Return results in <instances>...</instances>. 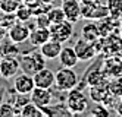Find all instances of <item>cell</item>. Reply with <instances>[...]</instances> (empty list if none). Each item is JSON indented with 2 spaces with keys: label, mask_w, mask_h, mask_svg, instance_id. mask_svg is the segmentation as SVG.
<instances>
[{
  "label": "cell",
  "mask_w": 122,
  "mask_h": 117,
  "mask_svg": "<svg viewBox=\"0 0 122 117\" xmlns=\"http://www.w3.org/2000/svg\"><path fill=\"white\" fill-rule=\"evenodd\" d=\"M21 70L19 67V60L15 56H3L0 59V75L5 79H10L18 75Z\"/></svg>",
  "instance_id": "6"
},
{
  "label": "cell",
  "mask_w": 122,
  "mask_h": 117,
  "mask_svg": "<svg viewBox=\"0 0 122 117\" xmlns=\"http://www.w3.org/2000/svg\"><path fill=\"white\" fill-rule=\"evenodd\" d=\"M6 35H7V29L5 28L3 25H0V42H2V41L6 38Z\"/></svg>",
  "instance_id": "30"
},
{
  "label": "cell",
  "mask_w": 122,
  "mask_h": 117,
  "mask_svg": "<svg viewBox=\"0 0 122 117\" xmlns=\"http://www.w3.org/2000/svg\"><path fill=\"white\" fill-rule=\"evenodd\" d=\"M16 114H19V110L10 101L0 104V117H10V116H16Z\"/></svg>",
  "instance_id": "25"
},
{
  "label": "cell",
  "mask_w": 122,
  "mask_h": 117,
  "mask_svg": "<svg viewBox=\"0 0 122 117\" xmlns=\"http://www.w3.org/2000/svg\"><path fill=\"white\" fill-rule=\"evenodd\" d=\"M107 9H109V16L119 18L122 15V0H107Z\"/></svg>",
  "instance_id": "24"
},
{
  "label": "cell",
  "mask_w": 122,
  "mask_h": 117,
  "mask_svg": "<svg viewBox=\"0 0 122 117\" xmlns=\"http://www.w3.org/2000/svg\"><path fill=\"white\" fill-rule=\"evenodd\" d=\"M16 22H18V18H16L15 13H5V12H2V15H0V25H3L7 31H9V28L13 26Z\"/></svg>",
  "instance_id": "27"
},
{
  "label": "cell",
  "mask_w": 122,
  "mask_h": 117,
  "mask_svg": "<svg viewBox=\"0 0 122 117\" xmlns=\"http://www.w3.org/2000/svg\"><path fill=\"white\" fill-rule=\"evenodd\" d=\"M0 59H2V54H0Z\"/></svg>",
  "instance_id": "35"
},
{
  "label": "cell",
  "mask_w": 122,
  "mask_h": 117,
  "mask_svg": "<svg viewBox=\"0 0 122 117\" xmlns=\"http://www.w3.org/2000/svg\"><path fill=\"white\" fill-rule=\"evenodd\" d=\"M18 60H19L21 72L28 73V75H34L36 72H38L40 69L46 66V57L41 54L40 50L32 51L30 54H19Z\"/></svg>",
  "instance_id": "1"
},
{
  "label": "cell",
  "mask_w": 122,
  "mask_h": 117,
  "mask_svg": "<svg viewBox=\"0 0 122 117\" xmlns=\"http://www.w3.org/2000/svg\"><path fill=\"white\" fill-rule=\"evenodd\" d=\"M30 42L34 47H40L41 44L50 40V29L49 28H41V26H36L30 32Z\"/></svg>",
  "instance_id": "14"
},
{
  "label": "cell",
  "mask_w": 122,
  "mask_h": 117,
  "mask_svg": "<svg viewBox=\"0 0 122 117\" xmlns=\"http://www.w3.org/2000/svg\"><path fill=\"white\" fill-rule=\"evenodd\" d=\"M107 86L110 94H113L115 97H122V76H115L113 80L107 82Z\"/></svg>",
  "instance_id": "26"
},
{
  "label": "cell",
  "mask_w": 122,
  "mask_h": 117,
  "mask_svg": "<svg viewBox=\"0 0 122 117\" xmlns=\"http://www.w3.org/2000/svg\"><path fill=\"white\" fill-rule=\"evenodd\" d=\"M96 2H99V0H80L81 6H85V5H93V3H96Z\"/></svg>",
  "instance_id": "31"
},
{
  "label": "cell",
  "mask_w": 122,
  "mask_h": 117,
  "mask_svg": "<svg viewBox=\"0 0 122 117\" xmlns=\"http://www.w3.org/2000/svg\"><path fill=\"white\" fill-rule=\"evenodd\" d=\"M0 104H2V95H0Z\"/></svg>",
  "instance_id": "33"
},
{
  "label": "cell",
  "mask_w": 122,
  "mask_h": 117,
  "mask_svg": "<svg viewBox=\"0 0 122 117\" xmlns=\"http://www.w3.org/2000/svg\"><path fill=\"white\" fill-rule=\"evenodd\" d=\"M34 78V82H36V86L38 88H47L50 89L51 86H55V72L49 69V67H43L40 69L38 72H36V73L32 75Z\"/></svg>",
  "instance_id": "11"
},
{
  "label": "cell",
  "mask_w": 122,
  "mask_h": 117,
  "mask_svg": "<svg viewBox=\"0 0 122 117\" xmlns=\"http://www.w3.org/2000/svg\"><path fill=\"white\" fill-rule=\"evenodd\" d=\"M36 88V82H34L32 75L28 73H19L13 78V91L19 92L24 95H30L32 92V89Z\"/></svg>",
  "instance_id": "8"
},
{
  "label": "cell",
  "mask_w": 122,
  "mask_h": 117,
  "mask_svg": "<svg viewBox=\"0 0 122 117\" xmlns=\"http://www.w3.org/2000/svg\"><path fill=\"white\" fill-rule=\"evenodd\" d=\"M50 38H53L59 42H65L71 38V35L74 34V22L71 21H62L59 23H55V25H50Z\"/></svg>",
  "instance_id": "4"
},
{
  "label": "cell",
  "mask_w": 122,
  "mask_h": 117,
  "mask_svg": "<svg viewBox=\"0 0 122 117\" xmlns=\"http://www.w3.org/2000/svg\"><path fill=\"white\" fill-rule=\"evenodd\" d=\"M65 104L71 110L72 114H81V113H85L87 108H88V98L85 97L82 89L74 88L71 91H68Z\"/></svg>",
  "instance_id": "3"
},
{
  "label": "cell",
  "mask_w": 122,
  "mask_h": 117,
  "mask_svg": "<svg viewBox=\"0 0 122 117\" xmlns=\"http://www.w3.org/2000/svg\"><path fill=\"white\" fill-rule=\"evenodd\" d=\"M36 23L37 26H41V28H50V19H49V16H47V12L46 13H41V15H37L36 18Z\"/></svg>",
  "instance_id": "29"
},
{
  "label": "cell",
  "mask_w": 122,
  "mask_h": 117,
  "mask_svg": "<svg viewBox=\"0 0 122 117\" xmlns=\"http://www.w3.org/2000/svg\"><path fill=\"white\" fill-rule=\"evenodd\" d=\"M109 95H110V91H109L107 84L90 86V98L94 103H104Z\"/></svg>",
  "instance_id": "17"
},
{
  "label": "cell",
  "mask_w": 122,
  "mask_h": 117,
  "mask_svg": "<svg viewBox=\"0 0 122 117\" xmlns=\"http://www.w3.org/2000/svg\"><path fill=\"white\" fill-rule=\"evenodd\" d=\"M19 116H22V117H46V113H44V110L40 108L38 105H36L32 101H28L27 104L22 105Z\"/></svg>",
  "instance_id": "18"
},
{
  "label": "cell",
  "mask_w": 122,
  "mask_h": 117,
  "mask_svg": "<svg viewBox=\"0 0 122 117\" xmlns=\"http://www.w3.org/2000/svg\"><path fill=\"white\" fill-rule=\"evenodd\" d=\"M91 116H99V117H107L110 111L107 110V105H104L103 103H96V105L90 110Z\"/></svg>",
  "instance_id": "28"
},
{
  "label": "cell",
  "mask_w": 122,
  "mask_h": 117,
  "mask_svg": "<svg viewBox=\"0 0 122 117\" xmlns=\"http://www.w3.org/2000/svg\"><path fill=\"white\" fill-rule=\"evenodd\" d=\"M84 82H85L87 86H94V85L107 84V75L104 73V70H100V69H91L90 72H87Z\"/></svg>",
  "instance_id": "16"
},
{
  "label": "cell",
  "mask_w": 122,
  "mask_h": 117,
  "mask_svg": "<svg viewBox=\"0 0 122 117\" xmlns=\"http://www.w3.org/2000/svg\"><path fill=\"white\" fill-rule=\"evenodd\" d=\"M62 42H59L53 38H50L49 41H46L44 44L40 46V51L41 54L46 57V60H53V59H57L60 51H62Z\"/></svg>",
  "instance_id": "13"
},
{
  "label": "cell",
  "mask_w": 122,
  "mask_h": 117,
  "mask_svg": "<svg viewBox=\"0 0 122 117\" xmlns=\"http://www.w3.org/2000/svg\"><path fill=\"white\" fill-rule=\"evenodd\" d=\"M30 101H32L36 105H38L40 108H46L53 101V95H51L50 89L36 86L32 89V92L30 94Z\"/></svg>",
  "instance_id": "10"
},
{
  "label": "cell",
  "mask_w": 122,
  "mask_h": 117,
  "mask_svg": "<svg viewBox=\"0 0 122 117\" xmlns=\"http://www.w3.org/2000/svg\"><path fill=\"white\" fill-rule=\"evenodd\" d=\"M55 86L59 91H71V89L78 86V75L74 70V67H60L55 73Z\"/></svg>",
  "instance_id": "2"
},
{
  "label": "cell",
  "mask_w": 122,
  "mask_h": 117,
  "mask_svg": "<svg viewBox=\"0 0 122 117\" xmlns=\"http://www.w3.org/2000/svg\"><path fill=\"white\" fill-rule=\"evenodd\" d=\"M41 2H44V3H47V5H49V3H51V2H53V0H41Z\"/></svg>",
  "instance_id": "32"
},
{
  "label": "cell",
  "mask_w": 122,
  "mask_h": 117,
  "mask_svg": "<svg viewBox=\"0 0 122 117\" xmlns=\"http://www.w3.org/2000/svg\"><path fill=\"white\" fill-rule=\"evenodd\" d=\"M57 59L63 67H75L76 63L80 61L74 47H62V51H60Z\"/></svg>",
  "instance_id": "15"
},
{
  "label": "cell",
  "mask_w": 122,
  "mask_h": 117,
  "mask_svg": "<svg viewBox=\"0 0 122 117\" xmlns=\"http://www.w3.org/2000/svg\"><path fill=\"white\" fill-rule=\"evenodd\" d=\"M62 9L65 12V18L71 22H76L81 18V3L80 0H63Z\"/></svg>",
  "instance_id": "12"
},
{
  "label": "cell",
  "mask_w": 122,
  "mask_h": 117,
  "mask_svg": "<svg viewBox=\"0 0 122 117\" xmlns=\"http://www.w3.org/2000/svg\"><path fill=\"white\" fill-rule=\"evenodd\" d=\"M22 5V0H0V10L5 13H15Z\"/></svg>",
  "instance_id": "22"
},
{
  "label": "cell",
  "mask_w": 122,
  "mask_h": 117,
  "mask_svg": "<svg viewBox=\"0 0 122 117\" xmlns=\"http://www.w3.org/2000/svg\"><path fill=\"white\" fill-rule=\"evenodd\" d=\"M15 15H16V18H18V21H21V22H28L31 19V16H32V10H31L30 5L22 3L18 7V10L15 12Z\"/></svg>",
  "instance_id": "23"
},
{
  "label": "cell",
  "mask_w": 122,
  "mask_h": 117,
  "mask_svg": "<svg viewBox=\"0 0 122 117\" xmlns=\"http://www.w3.org/2000/svg\"><path fill=\"white\" fill-rule=\"evenodd\" d=\"M74 50L76 53V56L80 60L82 61H88V60H93L96 56H97V51H96V47H94V42L85 40V38H80L75 46H74Z\"/></svg>",
  "instance_id": "7"
},
{
  "label": "cell",
  "mask_w": 122,
  "mask_h": 117,
  "mask_svg": "<svg viewBox=\"0 0 122 117\" xmlns=\"http://www.w3.org/2000/svg\"><path fill=\"white\" fill-rule=\"evenodd\" d=\"M30 32H31L30 26L25 22L18 21L13 26L9 28V31H7V37H9V40H12L16 44H22V42H25L30 38Z\"/></svg>",
  "instance_id": "9"
},
{
  "label": "cell",
  "mask_w": 122,
  "mask_h": 117,
  "mask_svg": "<svg viewBox=\"0 0 122 117\" xmlns=\"http://www.w3.org/2000/svg\"><path fill=\"white\" fill-rule=\"evenodd\" d=\"M82 38L85 40H88V41H96V40H99L102 35H100V31H99V26L97 23H94V22H87L84 26H82Z\"/></svg>",
  "instance_id": "19"
},
{
  "label": "cell",
  "mask_w": 122,
  "mask_h": 117,
  "mask_svg": "<svg viewBox=\"0 0 122 117\" xmlns=\"http://www.w3.org/2000/svg\"><path fill=\"white\" fill-rule=\"evenodd\" d=\"M47 16H49V19H50V23H51V25L59 23V22H62V21L66 19L62 6H60V7H50L49 10H47Z\"/></svg>",
  "instance_id": "21"
},
{
  "label": "cell",
  "mask_w": 122,
  "mask_h": 117,
  "mask_svg": "<svg viewBox=\"0 0 122 117\" xmlns=\"http://www.w3.org/2000/svg\"><path fill=\"white\" fill-rule=\"evenodd\" d=\"M18 44L13 42L12 40L9 41H2V46H0V54L3 56H15V57H18L19 56V50H18Z\"/></svg>",
  "instance_id": "20"
},
{
  "label": "cell",
  "mask_w": 122,
  "mask_h": 117,
  "mask_svg": "<svg viewBox=\"0 0 122 117\" xmlns=\"http://www.w3.org/2000/svg\"><path fill=\"white\" fill-rule=\"evenodd\" d=\"M0 15H2V10H0Z\"/></svg>",
  "instance_id": "34"
},
{
  "label": "cell",
  "mask_w": 122,
  "mask_h": 117,
  "mask_svg": "<svg viewBox=\"0 0 122 117\" xmlns=\"http://www.w3.org/2000/svg\"><path fill=\"white\" fill-rule=\"evenodd\" d=\"M107 16H109L107 5H102L99 2H96L93 5L81 6V18H85V19L102 21V19H106Z\"/></svg>",
  "instance_id": "5"
}]
</instances>
